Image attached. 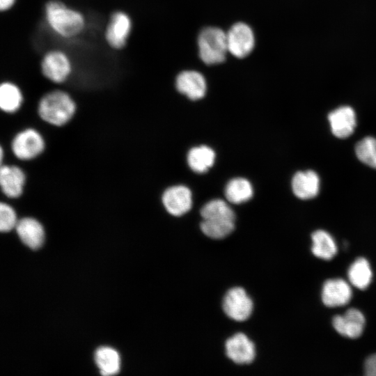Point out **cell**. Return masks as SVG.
Masks as SVG:
<instances>
[{"instance_id": "obj_1", "label": "cell", "mask_w": 376, "mask_h": 376, "mask_svg": "<svg viewBox=\"0 0 376 376\" xmlns=\"http://www.w3.org/2000/svg\"><path fill=\"white\" fill-rule=\"evenodd\" d=\"M46 21L58 36L70 38L79 35L85 26V19L79 11L58 0H50L45 6Z\"/></svg>"}, {"instance_id": "obj_2", "label": "cell", "mask_w": 376, "mask_h": 376, "mask_svg": "<svg viewBox=\"0 0 376 376\" xmlns=\"http://www.w3.org/2000/svg\"><path fill=\"white\" fill-rule=\"evenodd\" d=\"M75 104L71 97L62 91L47 93L40 100L38 112L45 121L54 125H63L72 117Z\"/></svg>"}, {"instance_id": "obj_3", "label": "cell", "mask_w": 376, "mask_h": 376, "mask_svg": "<svg viewBox=\"0 0 376 376\" xmlns=\"http://www.w3.org/2000/svg\"><path fill=\"white\" fill-rule=\"evenodd\" d=\"M198 47L199 56L205 64L221 63L228 52L226 33L217 27L205 28L198 35Z\"/></svg>"}, {"instance_id": "obj_4", "label": "cell", "mask_w": 376, "mask_h": 376, "mask_svg": "<svg viewBox=\"0 0 376 376\" xmlns=\"http://www.w3.org/2000/svg\"><path fill=\"white\" fill-rule=\"evenodd\" d=\"M44 77L56 84L64 82L72 72V63L68 55L61 50L47 52L40 63Z\"/></svg>"}, {"instance_id": "obj_5", "label": "cell", "mask_w": 376, "mask_h": 376, "mask_svg": "<svg viewBox=\"0 0 376 376\" xmlns=\"http://www.w3.org/2000/svg\"><path fill=\"white\" fill-rule=\"evenodd\" d=\"M253 304L244 289L235 287L230 289L223 300L224 313L230 319L242 322L251 315Z\"/></svg>"}, {"instance_id": "obj_6", "label": "cell", "mask_w": 376, "mask_h": 376, "mask_svg": "<svg viewBox=\"0 0 376 376\" xmlns=\"http://www.w3.org/2000/svg\"><path fill=\"white\" fill-rule=\"evenodd\" d=\"M226 38L228 50L236 58L246 57L254 47L253 32L251 27L244 23L233 24L226 33Z\"/></svg>"}, {"instance_id": "obj_7", "label": "cell", "mask_w": 376, "mask_h": 376, "mask_svg": "<svg viewBox=\"0 0 376 376\" xmlns=\"http://www.w3.org/2000/svg\"><path fill=\"white\" fill-rule=\"evenodd\" d=\"M131 30L130 16L123 11H115L111 15L107 26L105 39L113 49H123L127 44Z\"/></svg>"}, {"instance_id": "obj_8", "label": "cell", "mask_w": 376, "mask_h": 376, "mask_svg": "<svg viewBox=\"0 0 376 376\" xmlns=\"http://www.w3.org/2000/svg\"><path fill=\"white\" fill-rule=\"evenodd\" d=\"M44 141L41 135L33 129L19 133L13 139L12 148L14 154L20 159H31L38 155L44 149Z\"/></svg>"}, {"instance_id": "obj_9", "label": "cell", "mask_w": 376, "mask_h": 376, "mask_svg": "<svg viewBox=\"0 0 376 376\" xmlns=\"http://www.w3.org/2000/svg\"><path fill=\"white\" fill-rule=\"evenodd\" d=\"M225 348L227 357L237 364L250 363L256 357L253 343L242 333H237L228 338Z\"/></svg>"}, {"instance_id": "obj_10", "label": "cell", "mask_w": 376, "mask_h": 376, "mask_svg": "<svg viewBox=\"0 0 376 376\" xmlns=\"http://www.w3.org/2000/svg\"><path fill=\"white\" fill-rule=\"evenodd\" d=\"M162 202L166 210L173 216H181L191 207V192L183 185L173 186L163 194Z\"/></svg>"}, {"instance_id": "obj_11", "label": "cell", "mask_w": 376, "mask_h": 376, "mask_svg": "<svg viewBox=\"0 0 376 376\" xmlns=\"http://www.w3.org/2000/svg\"><path fill=\"white\" fill-rule=\"evenodd\" d=\"M331 132L340 139L350 136L354 131L357 125L356 114L349 106L340 107L328 115Z\"/></svg>"}, {"instance_id": "obj_12", "label": "cell", "mask_w": 376, "mask_h": 376, "mask_svg": "<svg viewBox=\"0 0 376 376\" xmlns=\"http://www.w3.org/2000/svg\"><path fill=\"white\" fill-rule=\"evenodd\" d=\"M365 318L356 308L347 310L343 315L333 318V326L338 333L343 336L356 338L359 337L364 328Z\"/></svg>"}, {"instance_id": "obj_13", "label": "cell", "mask_w": 376, "mask_h": 376, "mask_svg": "<svg viewBox=\"0 0 376 376\" xmlns=\"http://www.w3.org/2000/svg\"><path fill=\"white\" fill-rule=\"evenodd\" d=\"M178 91L192 100L204 97L206 92V81L198 72L187 70L180 72L175 81Z\"/></svg>"}, {"instance_id": "obj_14", "label": "cell", "mask_w": 376, "mask_h": 376, "mask_svg": "<svg viewBox=\"0 0 376 376\" xmlns=\"http://www.w3.org/2000/svg\"><path fill=\"white\" fill-rule=\"evenodd\" d=\"M352 298V289L349 284L341 279H329L323 285L322 300L329 307L345 305Z\"/></svg>"}, {"instance_id": "obj_15", "label": "cell", "mask_w": 376, "mask_h": 376, "mask_svg": "<svg viewBox=\"0 0 376 376\" xmlns=\"http://www.w3.org/2000/svg\"><path fill=\"white\" fill-rule=\"evenodd\" d=\"M319 188L320 179L313 171H299L292 179V191L299 198L306 200L315 197Z\"/></svg>"}, {"instance_id": "obj_16", "label": "cell", "mask_w": 376, "mask_h": 376, "mask_svg": "<svg viewBox=\"0 0 376 376\" xmlns=\"http://www.w3.org/2000/svg\"><path fill=\"white\" fill-rule=\"evenodd\" d=\"M15 228L22 242L29 248L36 249L43 244L44 229L37 220L23 218L17 221Z\"/></svg>"}, {"instance_id": "obj_17", "label": "cell", "mask_w": 376, "mask_h": 376, "mask_svg": "<svg viewBox=\"0 0 376 376\" xmlns=\"http://www.w3.org/2000/svg\"><path fill=\"white\" fill-rule=\"evenodd\" d=\"M25 175L15 166H3L0 171V184L5 195L10 198L19 196L23 190Z\"/></svg>"}, {"instance_id": "obj_18", "label": "cell", "mask_w": 376, "mask_h": 376, "mask_svg": "<svg viewBox=\"0 0 376 376\" xmlns=\"http://www.w3.org/2000/svg\"><path fill=\"white\" fill-rule=\"evenodd\" d=\"M214 151L208 146H200L191 148L187 155V162L192 171L205 173L214 164Z\"/></svg>"}, {"instance_id": "obj_19", "label": "cell", "mask_w": 376, "mask_h": 376, "mask_svg": "<svg viewBox=\"0 0 376 376\" xmlns=\"http://www.w3.org/2000/svg\"><path fill=\"white\" fill-rule=\"evenodd\" d=\"M95 363L103 375L117 374L120 368V358L118 352L109 347L98 348L95 354Z\"/></svg>"}, {"instance_id": "obj_20", "label": "cell", "mask_w": 376, "mask_h": 376, "mask_svg": "<svg viewBox=\"0 0 376 376\" xmlns=\"http://www.w3.org/2000/svg\"><path fill=\"white\" fill-rule=\"evenodd\" d=\"M253 187L249 180L243 178L230 180L226 186V199L233 203L240 204L249 201L253 196Z\"/></svg>"}, {"instance_id": "obj_21", "label": "cell", "mask_w": 376, "mask_h": 376, "mask_svg": "<svg viewBox=\"0 0 376 376\" xmlns=\"http://www.w3.org/2000/svg\"><path fill=\"white\" fill-rule=\"evenodd\" d=\"M312 252L322 259L331 260L337 252L333 237L325 230H318L312 234Z\"/></svg>"}, {"instance_id": "obj_22", "label": "cell", "mask_w": 376, "mask_h": 376, "mask_svg": "<svg viewBox=\"0 0 376 376\" xmlns=\"http://www.w3.org/2000/svg\"><path fill=\"white\" fill-rule=\"evenodd\" d=\"M373 273L368 261L363 258H357L348 269V278L350 283L359 289L366 288L371 282Z\"/></svg>"}, {"instance_id": "obj_23", "label": "cell", "mask_w": 376, "mask_h": 376, "mask_svg": "<svg viewBox=\"0 0 376 376\" xmlns=\"http://www.w3.org/2000/svg\"><path fill=\"white\" fill-rule=\"evenodd\" d=\"M22 95L19 88L14 84L3 82L0 86V107L8 113L16 111L22 102Z\"/></svg>"}, {"instance_id": "obj_24", "label": "cell", "mask_w": 376, "mask_h": 376, "mask_svg": "<svg viewBox=\"0 0 376 376\" xmlns=\"http://www.w3.org/2000/svg\"><path fill=\"white\" fill-rule=\"evenodd\" d=\"M203 219L230 220L235 219L231 207L223 200L214 199L205 203L201 210Z\"/></svg>"}, {"instance_id": "obj_25", "label": "cell", "mask_w": 376, "mask_h": 376, "mask_svg": "<svg viewBox=\"0 0 376 376\" xmlns=\"http://www.w3.org/2000/svg\"><path fill=\"white\" fill-rule=\"evenodd\" d=\"M203 233L212 239H223L230 234L235 228L234 221L203 219L201 224Z\"/></svg>"}, {"instance_id": "obj_26", "label": "cell", "mask_w": 376, "mask_h": 376, "mask_svg": "<svg viewBox=\"0 0 376 376\" xmlns=\"http://www.w3.org/2000/svg\"><path fill=\"white\" fill-rule=\"evenodd\" d=\"M358 159L367 166L376 169V139L366 136L359 141L355 146Z\"/></svg>"}, {"instance_id": "obj_27", "label": "cell", "mask_w": 376, "mask_h": 376, "mask_svg": "<svg viewBox=\"0 0 376 376\" xmlns=\"http://www.w3.org/2000/svg\"><path fill=\"white\" fill-rule=\"evenodd\" d=\"M17 219L15 210L9 205L1 203L0 205V230L8 232L16 227Z\"/></svg>"}, {"instance_id": "obj_28", "label": "cell", "mask_w": 376, "mask_h": 376, "mask_svg": "<svg viewBox=\"0 0 376 376\" xmlns=\"http://www.w3.org/2000/svg\"><path fill=\"white\" fill-rule=\"evenodd\" d=\"M365 374L368 376H376V354L369 357L365 362Z\"/></svg>"}, {"instance_id": "obj_29", "label": "cell", "mask_w": 376, "mask_h": 376, "mask_svg": "<svg viewBox=\"0 0 376 376\" xmlns=\"http://www.w3.org/2000/svg\"><path fill=\"white\" fill-rule=\"evenodd\" d=\"M16 0H0V10L6 11L10 9L15 4Z\"/></svg>"}]
</instances>
